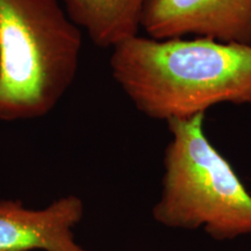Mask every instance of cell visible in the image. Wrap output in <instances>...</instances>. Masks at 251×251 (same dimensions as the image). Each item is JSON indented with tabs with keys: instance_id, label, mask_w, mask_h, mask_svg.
<instances>
[{
	"instance_id": "6",
	"label": "cell",
	"mask_w": 251,
	"mask_h": 251,
	"mask_svg": "<svg viewBox=\"0 0 251 251\" xmlns=\"http://www.w3.org/2000/svg\"><path fill=\"white\" fill-rule=\"evenodd\" d=\"M65 13L90 40L101 48L139 35L148 0H59Z\"/></svg>"
},
{
	"instance_id": "5",
	"label": "cell",
	"mask_w": 251,
	"mask_h": 251,
	"mask_svg": "<svg viewBox=\"0 0 251 251\" xmlns=\"http://www.w3.org/2000/svg\"><path fill=\"white\" fill-rule=\"evenodd\" d=\"M84 216V202L75 194L45 208L25 207L21 200L0 199V251H89L74 229Z\"/></svg>"
},
{
	"instance_id": "2",
	"label": "cell",
	"mask_w": 251,
	"mask_h": 251,
	"mask_svg": "<svg viewBox=\"0 0 251 251\" xmlns=\"http://www.w3.org/2000/svg\"><path fill=\"white\" fill-rule=\"evenodd\" d=\"M81 46L59 0H0V122L49 114L75 81Z\"/></svg>"
},
{
	"instance_id": "1",
	"label": "cell",
	"mask_w": 251,
	"mask_h": 251,
	"mask_svg": "<svg viewBox=\"0 0 251 251\" xmlns=\"http://www.w3.org/2000/svg\"><path fill=\"white\" fill-rule=\"evenodd\" d=\"M112 49L113 78L147 117L169 121L219 103L251 105V46L136 35Z\"/></svg>"
},
{
	"instance_id": "3",
	"label": "cell",
	"mask_w": 251,
	"mask_h": 251,
	"mask_svg": "<svg viewBox=\"0 0 251 251\" xmlns=\"http://www.w3.org/2000/svg\"><path fill=\"white\" fill-rule=\"evenodd\" d=\"M205 114L166 121L163 192L153 218L168 227L198 228L215 240L251 234V194L207 139Z\"/></svg>"
},
{
	"instance_id": "4",
	"label": "cell",
	"mask_w": 251,
	"mask_h": 251,
	"mask_svg": "<svg viewBox=\"0 0 251 251\" xmlns=\"http://www.w3.org/2000/svg\"><path fill=\"white\" fill-rule=\"evenodd\" d=\"M141 28L155 40L197 35L251 46V0H148Z\"/></svg>"
}]
</instances>
